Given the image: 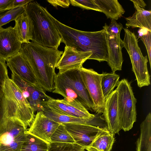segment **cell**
<instances>
[{
  "label": "cell",
  "mask_w": 151,
  "mask_h": 151,
  "mask_svg": "<svg viewBox=\"0 0 151 151\" xmlns=\"http://www.w3.org/2000/svg\"><path fill=\"white\" fill-rule=\"evenodd\" d=\"M20 52L27 60L40 86L45 92H52L55 69L63 51L30 42L22 44Z\"/></svg>",
  "instance_id": "cell-1"
},
{
  "label": "cell",
  "mask_w": 151,
  "mask_h": 151,
  "mask_svg": "<svg viewBox=\"0 0 151 151\" xmlns=\"http://www.w3.org/2000/svg\"><path fill=\"white\" fill-rule=\"evenodd\" d=\"M50 16L60 33L62 42L79 51L91 52L89 59L99 62L107 61L108 58L107 32L103 29L95 32L78 30L61 23L50 14Z\"/></svg>",
  "instance_id": "cell-2"
},
{
  "label": "cell",
  "mask_w": 151,
  "mask_h": 151,
  "mask_svg": "<svg viewBox=\"0 0 151 151\" xmlns=\"http://www.w3.org/2000/svg\"><path fill=\"white\" fill-rule=\"evenodd\" d=\"M24 9L30 23L32 42L58 49L62 37L46 8L32 0L24 6Z\"/></svg>",
  "instance_id": "cell-3"
},
{
  "label": "cell",
  "mask_w": 151,
  "mask_h": 151,
  "mask_svg": "<svg viewBox=\"0 0 151 151\" xmlns=\"http://www.w3.org/2000/svg\"><path fill=\"white\" fill-rule=\"evenodd\" d=\"M35 111L22 91L9 77L0 101V120L4 118L16 119L27 128L34 119Z\"/></svg>",
  "instance_id": "cell-4"
},
{
  "label": "cell",
  "mask_w": 151,
  "mask_h": 151,
  "mask_svg": "<svg viewBox=\"0 0 151 151\" xmlns=\"http://www.w3.org/2000/svg\"><path fill=\"white\" fill-rule=\"evenodd\" d=\"M124 29L123 47L126 49L129 56L137 85L140 88L148 86L150 83V76L147 68V56L143 55L135 34L127 28Z\"/></svg>",
  "instance_id": "cell-5"
},
{
  "label": "cell",
  "mask_w": 151,
  "mask_h": 151,
  "mask_svg": "<svg viewBox=\"0 0 151 151\" xmlns=\"http://www.w3.org/2000/svg\"><path fill=\"white\" fill-rule=\"evenodd\" d=\"M117 92V101L119 119L121 129L129 131L136 122L137 112L135 98L130 83L126 79L119 81L116 89Z\"/></svg>",
  "instance_id": "cell-6"
},
{
  "label": "cell",
  "mask_w": 151,
  "mask_h": 151,
  "mask_svg": "<svg viewBox=\"0 0 151 151\" xmlns=\"http://www.w3.org/2000/svg\"><path fill=\"white\" fill-rule=\"evenodd\" d=\"M55 78L64 83L78 95L81 104L88 110L95 112L94 106L83 82L78 69L56 74Z\"/></svg>",
  "instance_id": "cell-7"
},
{
  "label": "cell",
  "mask_w": 151,
  "mask_h": 151,
  "mask_svg": "<svg viewBox=\"0 0 151 151\" xmlns=\"http://www.w3.org/2000/svg\"><path fill=\"white\" fill-rule=\"evenodd\" d=\"M83 82L93 103L96 113H103L105 101L101 86L102 74L93 69L82 67L78 69Z\"/></svg>",
  "instance_id": "cell-8"
},
{
  "label": "cell",
  "mask_w": 151,
  "mask_h": 151,
  "mask_svg": "<svg viewBox=\"0 0 151 151\" xmlns=\"http://www.w3.org/2000/svg\"><path fill=\"white\" fill-rule=\"evenodd\" d=\"M43 106L57 113L69 116L83 118L94 116V114H90L80 103L68 101L64 99H55L48 96Z\"/></svg>",
  "instance_id": "cell-9"
},
{
  "label": "cell",
  "mask_w": 151,
  "mask_h": 151,
  "mask_svg": "<svg viewBox=\"0 0 151 151\" xmlns=\"http://www.w3.org/2000/svg\"><path fill=\"white\" fill-rule=\"evenodd\" d=\"M62 124L72 137L75 143L85 149L90 147L104 131L108 130L88 124L73 123Z\"/></svg>",
  "instance_id": "cell-10"
},
{
  "label": "cell",
  "mask_w": 151,
  "mask_h": 151,
  "mask_svg": "<svg viewBox=\"0 0 151 151\" xmlns=\"http://www.w3.org/2000/svg\"><path fill=\"white\" fill-rule=\"evenodd\" d=\"M6 61L12 74L40 91L45 92L39 86L29 63L21 52Z\"/></svg>",
  "instance_id": "cell-11"
},
{
  "label": "cell",
  "mask_w": 151,
  "mask_h": 151,
  "mask_svg": "<svg viewBox=\"0 0 151 151\" xmlns=\"http://www.w3.org/2000/svg\"><path fill=\"white\" fill-rule=\"evenodd\" d=\"M92 54L91 52L79 51L75 47L65 46L56 68L59 70L58 72L60 73L79 69Z\"/></svg>",
  "instance_id": "cell-12"
},
{
  "label": "cell",
  "mask_w": 151,
  "mask_h": 151,
  "mask_svg": "<svg viewBox=\"0 0 151 151\" xmlns=\"http://www.w3.org/2000/svg\"><path fill=\"white\" fill-rule=\"evenodd\" d=\"M22 43L14 27H0V60L6 62L8 59L20 52Z\"/></svg>",
  "instance_id": "cell-13"
},
{
  "label": "cell",
  "mask_w": 151,
  "mask_h": 151,
  "mask_svg": "<svg viewBox=\"0 0 151 151\" xmlns=\"http://www.w3.org/2000/svg\"><path fill=\"white\" fill-rule=\"evenodd\" d=\"M60 123L45 115L43 111L37 112L27 132L50 143V137Z\"/></svg>",
  "instance_id": "cell-14"
},
{
  "label": "cell",
  "mask_w": 151,
  "mask_h": 151,
  "mask_svg": "<svg viewBox=\"0 0 151 151\" xmlns=\"http://www.w3.org/2000/svg\"><path fill=\"white\" fill-rule=\"evenodd\" d=\"M43 111L44 114L52 120L61 124L73 123L88 124L106 129L107 125L101 113H96L94 116L89 118H83L62 114L57 113L45 107Z\"/></svg>",
  "instance_id": "cell-15"
},
{
  "label": "cell",
  "mask_w": 151,
  "mask_h": 151,
  "mask_svg": "<svg viewBox=\"0 0 151 151\" xmlns=\"http://www.w3.org/2000/svg\"><path fill=\"white\" fill-rule=\"evenodd\" d=\"M103 113L109 131L114 135L119 134V132L121 129L119 119L116 89L113 91L105 101Z\"/></svg>",
  "instance_id": "cell-16"
},
{
  "label": "cell",
  "mask_w": 151,
  "mask_h": 151,
  "mask_svg": "<svg viewBox=\"0 0 151 151\" xmlns=\"http://www.w3.org/2000/svg\"><path fill=\"white\" fill-rule=\"evenodd\" d=\"M27 130L19 120L4 118L0 120V145L9 144L19 135Z\"/></svg>",
  "instance_id": "cell-17"
},
{
  "label": "cell",
  "mask_w": 151,
  "mask_h": 151,
  "mask_svg": "<svg viewBox=\"0 0 151 151\" xmlns=\"http://www.w3.org/2000/svg\"><path fill=\"white\" fill-rule=\"evenodd\" d=\"M108 58V63L112 73L121 70L123 61L122 50L123 47V40L120 35H113L107 33Z\"/></svg>",
  "instance_id": "cell-18"
},
{
  "label": "cell",
  "mask_w": 151,
  "mask_h": 151,
  "mask_svg": "<svg viewBox=\"0 0 151 151\" xmlns=\"http://www.w3.org/2000/svg\"><path fill=\"white\" fill-rule=\"evenodd\" d=\"M11 79L21 91L28 92L29 96L27 99L34 111H42L43 103L47 100L48 96L45 92L40 91L14 74H12Z\"/></svg>",
  "instance_id": "cell-19"
},
{
  "label": "cell",
  "mask_w": 151,
  "mask_h": 151,
  "mask_svg": "<svg viewBox=\"0 0 151 151\" xmlns=\"http://www.w3.org/2000/svg\"><path fill=\"white\" fill-rule=\"evenodd\" d=\"M136 10L133 14L125 19L127 28H139L151 32V11L140 7L133 2Z\"/></svg>",
  "instance_id": "cell-20"
},
{
  "label": "cell",
  "mask_w": 151,
  "mask_h": 151,
  "mask_svg": "<svg viewBox=\"0 0 151 151\" xmlns=\"http://www.w3.org/2000/svg\"><path fill=\"white\" fill-rule=\"evenodd\" d=\"M101 12L107 18L116 20L122 17L125 11L117 0H93Z\"/></svg>",
  "instance_id": "cell-21"
},
{
  "label": "cell",
  "mask_w": 151,
  "mask_h": 151,
  "mask_svg": "<svg viewBox=\"0 0 151 151\" xmlns=\"http://www.w3.org/2000/svg\"><path fill=\"white\" fill-rule=\"evenodd\" d=\"M14 27L22 44L30 42L32 39L31 27L28 17L24 11L15 19Z\"/></svg>",
  "instance_id": "cell-22"
},
{
  "label": "cell",
  "mask_w": 151,
  "mask_h": 151,
  "mask_svg": "<svg viewBox=\"0 0 151 151\" xmlns=\"http://www.w3.org/2000/svg\"><path fill=\"white\" fill-rule=\"evenodd\" d=\"M140 134L137 142V151H151V114L140 125Z\"/></svg>",
  "instance_id": "cell-23"
},
{
  "label": "cell",
  "mask_w": 151,
  "mask_h": 151,
  "mask_svg": "<svg viewBox=\"0 0 151 151\" xmlns=\"http://www.w3.org/2000/svg\"><path fill=\"white\" fill-rule=\"evenodd\" d=\"M101 80V86L104 101L113 91L114 88L118 86L119 76L115 73L103 72Z\"/></svg>",
  "instance_id": "cell-24"
},
{
  "label": "cell",
  "mask_w": 151,
  "mask_h": 151,
  "mask_svg": "<svg viewBox=\"0 0 151 151\" xmlns=\"http://www.w3.org/2000/svg\"><path fill=\"white\" fill-rule=\"evenodd\" d=\"M21 151H47L49 143L26 132Z\"/></svg>",
  "instance_id": "cell-25"
},
{
  "label": "cell",
  "mask_w": 151,
  "mask_h": 151,
  "mask_svg": "<svg viewBox=\"0 0 151 151\" xmlns=\"http://www.w3.org/2000/svg\"><path fill=\"white\" fill-rule=\"evenodd\" d=\"M114 141V135L108 130H105L95 140L90 147L99 151H110Z\"/></svg>",
  "instance_id": "cell-26"
},
{
  "label": "cell",
  "mask_w": 151,
  "mask_h": 151,
  "mask_svg": "<svg viewBox=\"0 0 151 151\" xmlns=\"http://www.w3.org/2000/svg\"><path fill=\"white\" fill-rule=\"evenodd\" d=\"M50 140L51 142L75 143L72 137L61 123L52 135Z\"/></svg>",
  "instance_id": "cell-27"
},
{
  "label": "cell",
  "mask_w": 151,
  "mask_h": 151,
  "mask_svg": "<svg viewBox=\"0 0 151 151\" xmlns=\"http://www.w3.org/2000/svg\"><path fill=\"white\" fill-rule=\"evenodd\" d=\"M85 149L76 143L51 142L47 151H84Z\"/></svg>",
  "instance_id": "cell-28"
},
{
  "label": "cell",
  "mask_w": 151,
  "mask_h": 151,
  "mask_svg": "<svg viewBox=\"0 0 151 151\" xmlns=\"http://www.w3.org/2000/svg\"><path fill=\"white\" fill-rule=\"evenodd\" d=\"M26 132L17 137L8 144L0 145L1 151H21L26 139Z\"/></svg>",
  "instance_id": "cell-29"
},
{
  "label": "cell",
  "mask_w": 151,
  "mask_h": 151,
  "mask_svg": "<svg viewBox=\"0 0 151 151\" xmlns=\"http://www.w3.org/2000/svg\"><path fill=\"white\" fill-rule=\"evenodd\" d=\"M24 6L16 8L5 12L0 16V27L14 20L24 11Z\"/></svg>",
  "instance_id": "cell-30"
},
{
  "label": "cell",
  "mask_w": 151,
  "mask_h": 151,
  "mask_svg": "<svg viewBox=\"0 0 151 151\" xmlns=\"http://www.w3.org/2000/svg\"><path fill=\"white\" fill-rule=\"evenodd\" d=\"M139 37L143 42L146 49L149 58L150 66L151 67V32L140 29Z\"/></svg>",
  "instance_id": "cell-31"
},
{
  "label": "cell",
  "mask_w": 151,
  "mask_h": 151,
  "mask_svg": "<svg viewBox=\"0 0 151 151\" xmlns=\"http://www.w3.org/2000/svg\"><path fill=\"white\" fill-rule=\"evenodd\" d=\"M72 5L80 7L83 9L91 10L101 12L93 0H70Z\"/></svg>",
  "instance_id": "cell-32"
},
{
  "label": "cell",
  "mask_w": 151,
  "mask_h": 151,
  "mask_svg": "<svg viewBox=\"0 0 151 151\" xmlns=\"http://www.w3.org/2000/svg\"><path fill=\"white\" fill-rule=\"evenodd\" d=\"M8 77L6 64L0 60V101L4 93L6 80Z\"/></svg>",
  "instance_id": "cell-33"
},
{
  "label": "cell",
  "mask_w": 151,
  "mask_h": 151,
  "mask_svg": "<svg viewBox=\"0 0 151 151\" xmlns=\"http://www.w3.org/2000/svg\"><path fill=\"white\" fill-rule=\"evenodd\" d=\"M103 28L105 29L107 33L110 35H120L121 32L123 28V25L120 23H118L114 19H111L109 25L105 24Z\"/></svg>",
  "instance_id": "cell-34"
},
{
  "label": "cell",
  "mask_w": 151,
  "mask_h": 151,
  "mask_svg": "<svg viewBox=\"0 0 151 151\" xmlns=\"http://www.w3.org/2000/svg\"><path fill=\"white\" fill-rule=\"evenodd\" d=\"M47 1L55 7L58 6L63 8L68 7L70 4L69 0H48Z\"/></svg>",
  "instance_id": "cell-35"
},
{
  "label": "cell",
  "mask_w": 151,
  "mask_h": 151,
  "mask_svg": "<svg viewBox=\"0 0 151 151\" xmlns=\"http://www.w3.org/2000/svg\"><path fill=\"white\" fill-rule=\"evenodd\" d=\"M13 0H0V12L12 9Z\"/></svg>",
  "instance_id": "cell-36"
},
{
  "label": "cell",
  "mask_w": 151,
  "mask_h": 151,
  "mask_svg": "<svg viewBox=\"0 0 151 151\" xmlns=\"http://www.w3.org/2000/svg\"><path fill=\"white\" fill-rule=\"evenodd\" d=\"M32 0H13L12 9L18 7L24 6Z\"/></svg>",
  "instance_id": "cell-37"
},
{
  "label": "cell",
  "mask_w": 151,
  "mask_h": 151,
  "mask_svg": "<svg viewBox=\"0 0 151 151\" xmlns=\"http://www.w3.org/2000/svg\"><path fill=\"white\" fill-rule=\"evenodd\" d=\"M132 2L137 4L140 7L143 8L146 6V4L142 0H130Z\"/></svg>",
  "instance_id": "cell-38"
},
{
  "label": "cell",
  "mask_w": 151,
  "mask_h": 151,
  "mask_svg": "<svg viewBox=\"0 0 151 151\" xmlns=\"http://www.w3.org/2000/svg\"><path fill=\"white\" fill-rule=\"evenodd\" d=\"M85 149H86L88 151H99L96 149L91 147H88L86 148Z\"/></svg>",
  "instance_id": "cell-39"
},
{
  "label": "cell",
  "mask_w": 151,
  "mask_h": 151,
  "mask_svg": "<svg viewBox=\"0 0 151 151\" xmlns=\"http://www.w3.org/2000/svg\"><path fill=\"white\" fill-rule=\"evenodd\" d=\"M5 12H0V16L2 14H3Z\"/></svg>",
  "instance_id": "cell-40"
},
{
  "label": "cell",
  "mask_w": 151,
  "mask_h": 151,
  "mask_svg": "<svg viewBox=\"0 0 151 151\" xmlns=\"http://www.w3.org/2000/svg\"><path fill=\"white\" fill-rule=\"evenodd\" d=\"M0 151H1V150H0Z\"/></svg>",
  "instance_id": "cell-41"
}]
</instances>
